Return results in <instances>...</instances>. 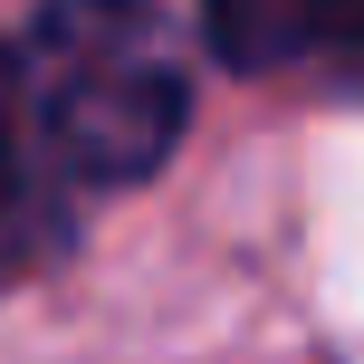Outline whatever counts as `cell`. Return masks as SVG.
Masks as SVG:
<instances>
[{
	"mask_svg": "<svg viewBox=\"0 0 364 364\" xmlns=\"http://www.w3.org/2000/svg\"><path fill=\"white\" fill-rule=\"evenodd\" d=\"M19 58L0 48V220H19Z\"/></svg>",
	"mask_w": 364,
	"mask_h": 364,
	"instance_id": "3957f363",
	"label": "cell"
},
{
	"mask_svg": "<svg viewBox=\"0 0 364 364\" xmlns=\"http://www.w3.org/2000/svg\"><path fill=\"white\" fill-rule=\"evenodd\" d=\"M19 96L58 173L144 182L192 125L182 38L154 0H48L19 48Z\"/></svg>",
	"mask_w": 364,
	"mask_h": 364,
	"instance_id": "6da1fadb",
	"label": "cell"
},
{
	"mask_svg": "<svg viewBox=\"0 0 364 364\" xmlns=\"http://www.w3.org/2000/svg\"><path fill=\"white\" fill-rule=\"evenodd\" d=\"M201 38L220 48V68L259 77L326 48V0H201Z\"/></svg>",
	"mask_w": 364,
	"mask_h": 364,
	"instance_id": "7a4b0ae2",
	"label": "cell"
},
{
	"mask_svg": "<svg viewBox=\"0 0 364 364\" xmlns=\"http://www.w3.org/2000/svg\"><path fill=\"white\" fill-rule=\"evenodd\" d=\"M326 48H364V0H326Z\"/></svg>",
	"mask_w": 364,
	"mask_h": 364,
	"instance_id": "277c9868",
	"label": "cell"
}]
</instances>
